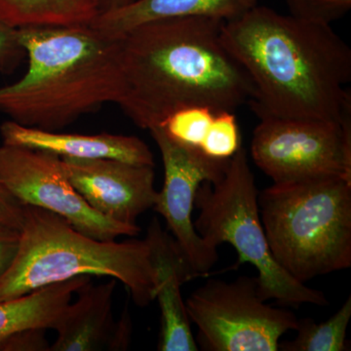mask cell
<instances>
[{
    "mask_svg": "<svg viewBox=\"0 0 351 351\" xmlns=\"http://www.w3.org/2000/svg\"><path fill=\"white\" fill-rule=\"evenodd\" d=\"M221 39L254 87L260 119L351 120V50L330 25L256 5L223 23Z\"/></svg>",
    "mask_w": 351,
    "mask_h": 351,
    "instance_id": "1",
    "label": "cell"
},
{
    "mask_svg": "<svg viewBox=\"0 0 351 351\" xmlns=\"http://www.w3.org/2000/svg\"><path fill=\"white\" fill-rule=\"evenodd\" d=\"M223 23L172 18L120 36L124 95L119 106L136 125L149 131L181 108L234 112L250 101L253 84L223 43Z\"/></svg>",
    "mask_w": 351,
    "mask_h": 351,
    "instance_id": "2",
    "label": "cell"
},
{
    "mask_svg": "<svg viewBox=\"0 0 351 351\" xmlns=\"http://www.w3.org/2000/svg\"><path fill=\"white\" fill-rule=\"evenodd\" d=\"M27 73L0 87V112L21 125L59 131L124 95L120 39L91 25L17 29Z\"/></svg>",
    "mask_w": 351,
    "mask_h": 351,
    "instance_id": "3",
    "label": "cell"
},
{
    "mask_svg": "<svg viewBox=\"0 0 351 351\" xmlns=\"http://www.w3.org/2000/svg\"><path fill=\"white\" fill-rule=\"evenodd\" d=\"M82 276L119 280L138 306L156 301V271L147 239H93L59 215L25 205L19 251L0 279V302Z\"/></svg>",
    "mask_w": 351,
    "mask_h": 351,
    "instance_id": "4",
    "label": "cell"
},
{
    "mask_svg": "<svg viewBox=\"0 0 351 351\" xmlns=\"http://www.w3.org/2000/svg\"><path fill=\"white\" fill-rule=\"evenodd\" d=\"M258 202L272 256L295 280L351 267L350 181L274 184Z\"/></svg>",
    "mask_w": 351,
    "mask_h": 351,
    "instance_id": "5",
    "label": "cell"
},
{
    "mask_svg": "<svg viewBox=\"0 0 351 351\" xmlns=\"http://www.w3.org/2000/svg\"><path fill=\"white\" fill-rule=\"evenodd\" d=\"M258 191L247 152L240 147L221 181L204 182L196 193L199 215L193 225L209 246L228 243L237 251L234 267L250 263L258 270V294L285 306H327L324 293L295 280L270 251L258 210Z\"/></svg>",
    "mask_w": 351,
    "mask_h": 351,
    "instance_id": "6",
    "label": "cell"
},
{
    "mask_svg": "<svg viewBox=\"0 0 351 351\" xmlns=\"http://www.w3.org/2000/svg\"><path fill=\"white\" fill-rule=\"evenodd\" d=\"M184 304L205 351H278L281 337L299 325L292 311L265 304L257 277L209 279Z\"/></svg>",
    "mask_w": 351,
    "mask_h": 351,
    "instance_id": "7",
    "label": "cell"
},
{
    "mask_svg": "<svg viewBox=\"0 0 351 351\" xmlns=\"http://www.w3.org/2000/svg\"><path fill=\"white\" fill-rule=\"evenodd\" d=\"M251 156L274 184L329 178L351 182V120L261 119Z\"/></svg>",
    "mask_w": 351,
    "mask_h": 351,
    "instance_id": "8",
    "label": "cell"
},
{
    "mask_svg": "<svg viewBox=\"0 0 351 351\" xmlns=\"http://www.w3.org/2000/svg\"><path fill=\"white\" fill-rule=\"evenodd\" d=\"M0 182L22 204L59 215L93 239L115 240L141 232L137 225L117 223L95 211L69 181L57 154L2 144Z\"/></svg>",
    "mask_w": 351,
    "mask_h": 351,
    "instance_id": "9",
    "label": "cell"
},
{
    "mask_svg": "<svg viewBox=\"0 0 351 351\" xmlns=\"http://www.w3.org/2000/svg\"><path fill=\"white\" fill-rule=\"evenodd\" d=\"M162 157L164 184L154 209L161 215L189 265L199 276H206L219 260L217 248L209 246L193 225L196 193L204 182L216 184L225 177L230 159L206 156L196 147L179 144L160 126L149 130Z\"/></svg>",
    "mask_w": 351,
    "mask_h": 351,
    "instance_id": "10",
    "label": "cell"
},
{
    "mask_svg": "<svg viewBox=\"0 0 351 351\" xmlns=\"http://www.w3.org/2000/svg\"><path fill=\"white\" fill-rule=\"evenodd\" d=\"M69 181L95 211L123 223L137 225L141 215L154 207V166L110 158L62 157Z\"/></svg>",
    "mask_w": 351,
    "mask_h": 351,
    "instance_id": "11",
    "label": "cell"
},
{
    "mask_svg": "<svg viewBox=\"0 0 351 351\" xmlns=\"http://www.w3.org/2000/svg\"><path fill=\"white\" fill-rule=\"evenodd\" d=\"M156 271V301L160 308L159 351H197L196 339L191 332V320L182 297V286L196 277L186 256L172 235L164 232L158 219L154 218L147 228Z\"/></svg>",
    "mask_w": 351,
    "mask_h": 351,
    "instance_id": "12",
    "label": "cell"
},
{
    "mask_svg": "<svg viewBox=\"0 0 351 351\" xmlns=\"http://www.w3.org/2000/svg\"><path fill=\"white\" fill-rule=\"evenodd\" d=\"M2 144L29 147L78 159L110 158L138 165L154 166V154L135 136L59 133L21 125L12 120L0 125Z\"/></svg>",
    "mask_w": 351,
    "mask_h": 351,
    "instance_id": "13",
    "label": "cell"
},
{
    "mask_svg": "<svg viewBox=\"0 0 351 351\" xmlns=\"http://www.w3.org/2000/svg\"><path fill=\"white\" fill-rule=\"evenodd\" d=\"M117 279L78 288L77 299L69 302L55 327L58 336L49 351L107 350L115 321L112 304Z\"/></svg>",
    "mask_w": 351,
    "mask_h": 351,
    "instance_id": "14",
    "label": "cell"
},
{
    "mask_svg": "<svg viewBox=\"0 0 351 351\" xmlns=\"http://www.w3.org/2000/svg\"><path fill=\"white\" fill-rule=\"evenodd\" d=\"M260 0H136L128 5L101 13L91 23L97 31L120 38L145 23L172 18L203 17L230 21L258 5Z\"/></svg>",
    "mask_w": 351,
    "mask_h": 351,
    "instance_id": "15",
    "label": "cell"
},
{
    "mask_svg": "<svg viewBox=\"0 0 351 351\" xmlns=\"http://www.w3.org/2000/svg\"><path fill=\"white\" fill-rule=\"evenodd\" d=\"M89 280L90 276H77L0 302V350L7 339L23 330L55 329L77 289Z\"/></svg>",
    "mask_w": 351,
    "mask_h": 351,
    "instance_id": "16",
    "label": "cell"
},
{
    "mask_svg": "<svg viewBox=\"0 0 351 351\" xmlns=\"http://www.w3.org/2000/svg\"><path fill=\"white\" fill-rule=\"evenodd\" d=\"M100 0H0V23L15 29L91 25Z\"/></svg>",
    "mask_w": 351,
    "mask_h": 351,
    "instance_id": "17",
    "label": "cell"
},
{
    "mask_svg": "<svg viewBox=\"0 0 351 351\" xmlns=\"http://www.w3.org/2000/svg\"><path fill=\"white\" fill-rule=\"evenodd\" d=\"M351 318V297L325 322H314L311 318L299 320L293 341L279 343L282 351H345L348 350L346 332Z\"/></svg>",
    "mask_w": 351,
    "mask_h": 351,
    "instance_id": "18",
    "label": "cell"
},
{
    "mask_svg": "<svg viewBox=\"0 0 351 351\" xmlns=\"http://www.w3.org/2000/svg\"><path fill=\"white\" fill-rule=\"evenodd\" d=\"M215 112L204 106L181 108L169 115L160 127L175 142L199 149Z\"/></svg>",
    "mask_w": 351,
    "mask_h": 351,
    "instance_id": "19",
    "label": "cell"
},
{
    "mask_svg": "<svg viewBox=\"0 0 351 351\" xmlns=\"http://www.w3.org/2000/svg\"><path fill=\"white\" fill-rule=\"evenodd\" d=\"M241 147V134L234 112H215L200 151L213 158L230 159Z\"/></svg>",
    "mask_w": 351,
    "mask_h": 351,
    "instance_id": "20",
    "label": "cell"
},
{
    "mask_svg": "<svg viewBox=\"0 0 351 351\" xmlns=\"http://www.w3.org/2000/svg\"><path fill=\"white\" fill-rule=\"evenodd\" d=\"M290 15L318 24L331 25L351 8V0H285Z\"/></svg>",
    "mask_w": 351,
    "mask_h": 351,
    "instance_id": "21",
    "label": "cell"
},
{
    "mask_svg": "<svg viewBox=\"0 0 351 351\" xmlns=\"http://www.w3.org/2000/svg\"><path fill=\"white\" fill-rule=\"evenodd\" d=\"M25 57L21 45L17 29L0 23V73H12Z\"/></svg>",
    "mask_w": 351,
    "mask_h": 351,
    "instance_id": "22",
    "label": "cell"
},
{
    "mask_svg": "<svg viewBox=\"0 0 351 351\" xmlns=\"http://www.w3.org/2000/svg\"><path fill=\"white\" fill-rule=\"evenodd\" d=\"M46 329L31 328L16 332L7 339L0 351H49Z\"/></svg>",
    "mask_w": 351,
    "mask_h": 351,
    "instance_id": "23",
    "label": "cell"
},
{
    "mask_svg": "<svg viewBox=\"0 0 351 351\" xmlns=\"http://www.w3.org/2000/svg\"><path fill=\"white\" fill-rule=\"evenodd\" d=\"M25 219V205L22 204L0 182V228L21 232Z\"/></svg>",
    "mask_w": 351,
    "mask_h": 351,
    "instance_id": "24",
    "label": "cell"
},
{
    "mask_svg": "<svg viewBox=\"0 0 351 351\" xmlns=\"http://www.w3.org/2000/svg\"><path fill=\"white\" fill-rule=\"evenodd\" d=\"M21 232L0 228V279L12 267L19 251Z\"/></svg>",
    "mask_w": 351,
    "mask_h": 351,
    "instance_id": "25",
    "label": "cell"
},
{
    "mask_svg": "<svg viewBox=\"0 0 351 351\" xmlns=\"http://www.w3.org/2000/svg\"><path fill=\"white\" fill-rule=\"evenodd\" d=\"M132 325L131 315L128 307L124 308L121 317L114 322L112 335L108 339L107 350L122 351L129 350L132 341Z\"/></svg>",
    "mask_w": 351,
    "mask_h": 351,
    "instance_id": "26",
    "label": "cell"
},
{
    "mask_svg": "<svg viewBox=\"0 0 351 351\" xmlns=\"http://www.w3.org/2000/svg\"><path fill=\"white\" fill-rule=\"evenodd\" d=\"M134 1L136 0H100L101 13L128 5Z\"/></svg>",
    "mask_w": 351,
    "mask_h": 351,
    "instance_id": "27",
    "label": "cell"
}]
</instances>
